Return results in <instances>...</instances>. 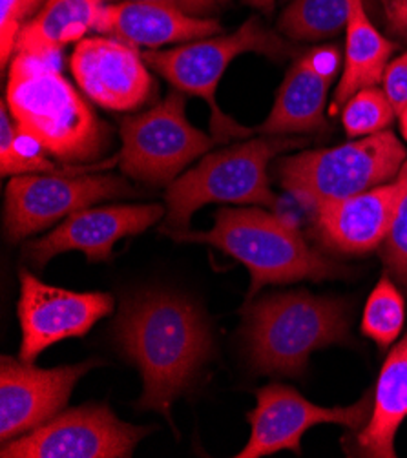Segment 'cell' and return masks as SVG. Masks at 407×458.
<instances>
[{"mask_svg":"<svg viewBox=\"0 0 407 458\" xmlns=\"http://www.w3.org/2000/svg\"><path fill=\"white\" fill-rule=\"evenodd\" d=\"M115 340L143 377L138 407L168 420L172 403L191 387L214 351L203 314L185 298L168 293L124 300L115 319Z\"/></svg>","mask_w":407,"mask_h":458,"instance_id":"cell-1","label":"cell"},{"mask_svg":"<svg viewBox=\"0 0 407 458\" xmlns=\"http://www.w3.org/2000/svg\"><path fill=\"white\" fill-rule=\"evenodd\" d=\"M4 101L17 128L66 165L96 161L110 145L108 126L63 75L59 57L17 52Z\"/></svg>","mask_w":407,"mask_h":458,"instance_id":"cell-2","label":"cell"},{"mask_svg":"<svg viewBox=\"0 0 407 458\" xmlns=\"http://www.w3.org/2000/svg\"><path fill=\"white\" fill-rule=\"evenodd\" d=\"M210 231L161 233L179 243H207L236 258L250 272L247 303L267 285L345 276L347 268L312 249L287 219L258 207L219 208Z\"/></svg>","mask_w":407,"mask_h":458,"instance_id":"cell-3","label":"cell"},{"mask_svg":"<svg viewBox=\"0 0 407 458\" xmlns=\"http://www.w3.org/2000/svg\"><path fill=\"white\" fill-rule=\"evenodd\" d=\"M243 316L249 360L261 375L300 377L312 352L349 338L347 303L309 291L263 296Z\"/></svg>","mask_w":407,"mask_h":458,"instance_id":"cell-4","label":"cell"},{"mask_svg":"<svg viewBox=\"0 0 407 458\" xmlns=\"http://www.w3.org/2000/svg\"><path fill=\"white\" fill-rule=\"evenodd\" d=\"M293 147H301V141L267 135L205 156L168 185L163 228L187 231L192 214L210 203L276 208L268 163Z\"/></svg>","mask_w":407,"mask_h":458,"instance_id":"cell-5","label":"cell"},{"mask_svg":"<svg viewBox=\"0 0 407 458\" xmlns=\"http://www.w3.org/2000/svg\"><path fill=\"white\" fill-rule=\"evenodd\" d=\"M243 54H259L273 61H285L294 55V48L276 31L263 26L258 17H252L231 35L183 42L165 52L148 50L143 54V59L148 68L165 77L181 94L207 101L212 112V133L217 143H225L252 133L250 128L223 114L216 101L221 77L231 63Z\"/></svg>","mask_w":407,"mask_h":458,"instance_id":"cell-6","label":"cell"},{"mask_svg":"<svg viewBox=\"0 0 407 458\" xmlns=\"http://www.w3.org/2000/svg\"><path fill=\"white\" fill-rule=\"evenodd\" d=\"M405 159L398 137L384 130L335 148L282 157L276 177L287 192L316 208L386 185L400 174Z\"/></svg>","mask_w":407,"mask_h":458,"instance_id":"cell-7","label":"cell"},{"mask_svg":"<svg viewBox=\"0 0 407 458\" xmlns=\"http://www.w3.org/2000/svg\"><path fill=\"white\" fill-rule=\"evenodd\" d=\"M121 170L154 187L174 182L217 141L198 130L185 114V94L172 91L154 108L121 121Z\"/></svg>","mask_w":407,"mask_h":458,"instance_id":"cell-8","label":"cell"},{"mask_svg":"<svg viewBox=\"0 0 407 458\" xmlns=\"http://www.w3.org/2000/svg\"><path fill=\"white\" fill-rule=\"evenodd\" d=\"M133 194L123 177L108 174H24L6 187L4 226L10 242H21L92 205Z\"/></svg>","mask_w":407,"mask_h":458,"instance_id":"cell-9","label":"cell"},{"mask_svg":"<svg viewBox=\"0 0 407 458\" xmlns=\"http://www.w3.org/2000/svg\"><path fill=\"white\" fill-rule=\"evenodd\" d=\"M152 429L119 420L108 405L73 407L3 444V458H128Z\"/></svg>","mask_w":407,"mask_h":458,"instance_id":"cell-10","label":"cell"},{"mask_svg":"<svg viewBox=\"0 0 407 458\" xmlns=\"http://www.w3.org/2000/svg\"><path fill=\"white\" fill-rule=\"evenodd\" d=\"M373 413V396H361L347 407H322L310 403L296 389L268 384L256 393V407L247 413L250 440L238 458H259L289 449L301 454L303 435L320 424H336L351 431L366 428Z\"/></svg>","mask_w":407,"mask_h":458,"instance_id":"cell-11","label":"cell"},{"mask_svg":"<svg viewBox=\"0 0 407 458\" xmlns=\"http://www.w3.org/2000/svg\"><path fill=\"white\" fill-rule=\"evenodd\" d=\"M19 278L17 314L22 331L19 358L24 361H33L63 340L84 336L115 307V300L108 293H75L52 287L26 268H21Z\"/></svg>","mask_w":407,"mask_h":458,"instance_id":"cell-12","label":"cell"},{"mask_svg":"<svg viewBox=\"0 0 407 458\" xmlns=\"http://www.w3.org/2000/svg\"><path fill=\"white\" fill-rule=\"evenodd\" d=\"M96 360L40 369L8 354L0 360V440L8 444L63 413L77 382Z\"/></svg>","mask_w":407,"mask_h":458,"instance_id":"cell-13","label":"cell"},{"mask_svg":"<svg viewBox=\"0 0 407 458\" xmlns=\"http://www.w3.org/2000/svg\"><path fill=\"white\" fill-rule=\"evenodd\" d=\"M70 68L82 94L105 110L133 112L156 91V81L138 48L114 37L79 40Z\"/></svg>","mask_w":407,"mask_h":458,"instance_id":"cell-14","label":"cell"},{"mask_svg":"<svg viewBox=\"0 0 407 458\" xmlns=\"http://www.w3.org/2000/svg\"><path fill=\"white\" fill-rule=\"evenodd\" d=\"M165 216V207L150 205H106L84 208L68 216L55 231L24 247V254L37 267L63 252H82L89 263L108 261L117 242L138 236Z\"/></svg>","mask_w":407,"mask_h":458,"instance_id":"cell-15","label":"cell"},{"mask_svg":"<svg viewBox=\"0 0 407 458\" xmlns=\"http://www.w3.org/2000/svg\"><path fill=\"white\" fill-rule=\"evenodd\" d=\"M403 191L405 175L400 170L386 185L316 207V234L329 250L354 256L368 254L386 242Z\"/></svg>","mask_w":407,"mask_h":458,"instance_id":"cell-16","label":"cell"},{"mask_svg":"<svg viewBox=\"0 0 407 458\" xmlns=\"http://www.w3.org/2000/svg\"><path fill=\"white\" fill-rule=\"evenodd\" d=\"M340 61L336 46H320L298 57L278 89L273 110L256 131L282 137L326 128L327 94L338 75Z\"/></svg>","mask_w":407,"mask_h":458,"instance_id":"cell-17","label":"cell"},{"mask_svg":"<svg viewBox=\"0 0 407 458\" xmlns=\"http://www.w3.org/2000/svg\"><path fill=\"white\" fill-rule=\"evenodd\" d=\"M96 31L135 48L157 50L166 44L219 35L223 26L217 19L191 17L177 8L152 0H119L103 6Z\"/></svg>","mask_w":407,"mask_h":458,"instance_id":"cell-18","label":"cell"},{"mask_svg":"<svg viewBox=\"0 0 407 458\" xmlns=\"http://www.w3.org/2000/svg\"><path fill=\"white\" fill-rule=\"evenodd\" d=\"M407 419V335L387 354L377 391L373 396V413L366 428L356 435L360 454L373 458H394V438Z\"/></svg>","mask_w":407,"mask_h":458,"instance_id":"cell-19","label":"cell"},{"mask_svg":"<svg viewBox=\"0 0 407 458\" xmlns=\"http://www.w3.org/2000/svg\"><path fill=\"white\" fill-rule=\"evenodd\" d=\"M345 28V66L333 98V112L343 108L356 91L377 86L396 48L375 28L361 0H349Z\"/></svg>","mask_w":407,"mask_h":458,"instance_id":"cell-20","label":"cell"},{"mask_svg":"<svg viewBox=\"0 0 407 458\" xmlns=\"http://www.w3.org/2000/svg\"><path fill=\"white\" fill-rule=\"evenodd\" d=\"M106 0H47L38 13L28 21L17 38V52L40 57H59L70 42H79L88 31H96Z\"/></svg>","mask_w":407,"mask_h":458,"instance_id":"cell-21","label":"cell"},{"mask_svg":"<svg viewBox=\"0 0 407 458\" xmlns=\"http://www.w3.org/2000/svg\"><path fill=\"white\" fill-rule=\"evenodd\" d=\"M349 0H291L278 28L294 40H318L347 26Z\"/></svg>","mask_w":407,"mask_h":458,"instance_id":"cell-22","label":"cell"},{"mask_svg":"<svg viewBox=\"0 0 407 458\" xmlns=\"http://www.w3.org/2000/svg\"><path fill=\"white\" fill-rule=\"evenodd\" d=\"M38 143L31 137L22 133L13 117H10V110L6 101L0 106V174L3 177L24 175V174H64V172H79L68 165L52 163Z\"/></svg>","mask_w":407,"mask_h":458,"instance_id":"cell-23","label":"cell"},{"mask_svg":"<svg viewBox=\"0 0 407 458\" xmlns=\"http://www.w3.org/2000/svg\"><path fill=\"white\" fill-rule=\"evenodd\" d=\"M405 322V303L391 278H382L373 289L361 318V333L387 349L402 333Z\"/></svg>","mask_w":407,"mask_h":458,"instance_id":"cell-24","label":"cell"},{"mask_svg":"<svg viewBox=\"0 0 407 458\" xmlns=\"http://www.w3.org/2000/svg\"><path fill=\"white\" fill-rule=\"evenodd\" d=\"M394 108L391 106L384 89L364 88L343 105L342 123L349 137H368L384 131L394 121Z\"/></svg>","mask_w":407,"mask_h":458,"instance_id":"cell-25","label":"cell"},{"mask_svg":"<svg viewBox=\"0 0 407 458\" xmlns=\"http://www.w3.org/2000/svg\"><path fill=\"white\" fill-rule=\"evenodd\" d=\"M47 0H0V66L6 68L15 55L22 26L31 21Z\"/></svg>","mask_w":407,"mask_h":458,"instance_id":"cell-26","label":"cell"},{"mask_svg":"<svg viewBox=\"0 0 407 458\" xmlns=\"http://www.w3.org/2000/svg\"><path fill=\"white\" fill-rule=\"evenodd\" d=\"M402 172L405 175V191L396 207L391 231L382 243V258L393 276L407 285V159Z\"/></svg>","mask_w":407,"mask_h":458,"instance_id":"cell-27","label":"cell"},{"mask_svg":"<svg viewBox=\"0 0 407 458\" xmlns=\"http://www.w3.org/2000/svg\"><path fill=\"white\" fill-rule=\"evenodd\" d=\"M382 84L384 94L387 96L391 106L398 115L407 105V54L400 55L398 59L387 64L382 77Z\"/></svg>","mask_w":407,"mask_h":458,"instance_id":"cell-28","label":"cell"},{"mask_svg":"<svg viewBox=\"0 0 407 458\" xmlns=\"http://www.w3.org/2000/svg\"><path fill=\"white\" fill-rule=\"evenodd\" d=\"M112 3H119V0H112ZM152 3L177 8L191 17L208 19L212 13L219 12L223 6H227L231 0H152Z\"/></svg>","mask_w":407,"mask_h":458,"instance_id":"cell-29","label":"cell"},{"mask_svg":"<svg viewBox=\"0 0 407 458\" xmlns=\"http://www.w3.org/2000/svg\"><path fill=\"white\" fill-rule=\"evenodd\" d=\"M384 10L389 28L398 35H407V0H389Z\"/></svg>","mask_w":407,"mask_h":458,"instance_id":"cell-30","label":"cell"},{"mask_svg":"<svg viewBox=\"0 0 407 458\" xmlns=\"http://www.w3.org/2000/svg\"><path fill=\"white\" fill-rule=\"evenodd\" d=\"M245 3L263 13H270L275 10V0H245Z\"/></svg>","mask_w":407,"mask_h":458,"instance_id":"cell-31","label":"cell"},{"mask_svg":"<svg viewBox=\"0 0 407 458\" xmlns=\"http://www.w3.org/2000/svg\"><path fill=\"white\" fill-rule=\"evenodd\" d=\"M398 119H400V130H402V135L407 140V105L405 108L398 114Z\"/></svg>","mask_w":407,"mask_h":458,"instance_id":"cell-32","label":"cell"},{"mask_svg":"<svg viewBox=\"0 0 407 458\" xmlns=\"http://www.w3.org/2000/svg\"><path fill=\"white\" fill-rule=\"evenodd\" d=\"M380 3H382V6H386V4L389 3V0H380Z\"/></svg>","mask_w":407,"mask_h":458,"instance_id":"cell-33","label":"cell"}]
</instances>
